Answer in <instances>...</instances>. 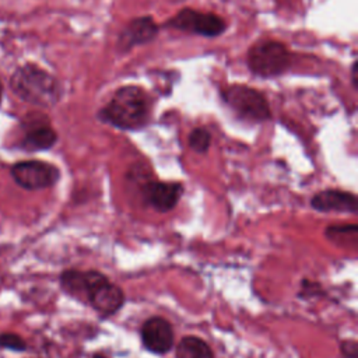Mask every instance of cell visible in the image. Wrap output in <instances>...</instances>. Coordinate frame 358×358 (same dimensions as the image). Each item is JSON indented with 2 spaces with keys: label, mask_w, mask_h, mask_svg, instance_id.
Returning <instances> with one entry per match:
<instances>
[{
  "label": "cell",
  "mask_w": 358,
  "mask_h": 358,
  "mask_svg": "<svg viewBox=\"0 0 358 358\" xmlns=\"http://www.w3.org/2000/svg\"><path fill=\"white\" fill-rule=\"evenodd\" d=\"M291 62V55L284 43L277 41H263L255 43L248 52L249 69L262 77H275L282 74Z\"/></svg>",
  "instance_id": "277c9868"
},
{
  "label": "cell",
  "mask_w": 358,
  "mask_h": 358,
  "mask_svg": "<svg viewBox=\"0 0 358 358\" xmlns=\"http://www.w3.org/2000/svg\"><path fill=\"white\" fill-rule=\"evenodd\" d=\"M210 144H211V134L204 127H196L190 131L189 147L193 151H196L199 154L206 152L210 148Z\"/></svg>",
  "instance_id": "5bb4252c"
},
{
  "label": "cell",
  "mask_w": 358,
  "mask_h": 358,
  "mask_svg": "<svg viewBox=\"0 0 358 358\" xmlns=\"http://www.w3.org/2000/svg\"><path fill=\"white\" fill-rule=\"evenodd\" d=\"M183 193L180 182H150L144 187V196L150 206L159 213L172 210Z\"/></svg>",
  "instance_id": "30bf717a"
},
{
  "label": "cell",
  "mask_w": 358,
  "mask_h": 358,
  "mask_svg": "<svg viewBox=\"0 0 358 358\" xmlns=\"http://www.w3.org/2000/svg\"><path fill=\"white\" fill-rule=\"evenodd\" d=\"M341 352L344 357L347 358H357V352H358V348H357V343L354 340H345L343 341L341 344Z\"/></svg>",
  "instance_id": "2e32d148"
},
{
  "label": "cell",
  "mask_w": 358,
  "mask_h": 358,
  "mask_svg": "<svg viewBox=\"0 0 358 358\" xmlns=\"http://www.w3.org/2000/svg\"><path fill=\"white\" fill-rule=\"evenodd\" d=\"M165 27L199 34L203 36H218L227 28L225 21L221 17L213 13H201L193 8L180 10L165 22Z\"/></svg>",
  "instance_id": "52a82bcc"
},
{
  "label": "cell",
  "mask_w": 358,
  "mask_h": 358,
  "mask_svg": "<svg viewBox=\"0 0 358 358\" xmlns=\"http://www.w3.org/2000/svg\"><path fill=\"white\" fill-rule=\"evenodd\" d=\"M140 334L143 345L150 352L159 355L168 352L175 341L173 329L171 323L161 316H152L147 319L141 326Z\"/></svg>",
  "instance_id": "9c48e42d"
},
{
  "label": "cell",
  "mask_w": 358,
  "mask_h": 358,
  "mask_svg": "<svg viewBox=\"0 0 358 358\" xmlns=\"http://www.w3.org/2000/svg\"><path fill=\"white\" fill-rule=\"evenodd\" d=\"M0 348L22 352L27 350V341L17 333L3 331L0 333Z\"/></svg>",
  "instance_id": "9a60e30c"
},
{
  "label": "cell",
  "mask_w": 358,
  "mask_h": 358,
  "mask_svg": "<svg viewBox=\"0 0 358 358\" xmlns=\"http://www.w3.org/2000/svg\"><path fill=\"white\" fill-rule=\"evenodd\" d=\"M8 85L17 98L41 108L55 106L63 94L56 77L34 63L17 67L10 77Z\"/></svg>",
  "instance_id": "7a4b0ae2"
},
{
  "label": "cell",
  "mask_w": 358,
  "mask_h": 358,
  "mask_svg": "<svg viewBox=\"0 0 358 358\" xmlns=\"http://www.w3.org/2000/svg\"><path fill=\"white\" fill-rule=\"evenodd\" d=\"M22 138L20 147L28 152L46 151L57 141V133L49 124L46 116L29 115L22 122Z\"/></svg>",
  "instance_id": "ba28073f"
},
{
  "label": "cell",
  "mask_w": 358,
  "mask_h": 358,
  "mask_svg": "<svg viewBox=\"0 0 358 358\" xmlns=\"http://www.w3.org/2000/svg\"><path fill=\"white\" fill-rule=\"evenodd\" d=\"M1 101H3V83L0 81V105H1Z\"/></svg>",
  "instance_id": "ac0fdd59"
},
{
  "label": "cell",
  "mask_w": 358,
  "mask_h": 358,
  "mask_svg": "<svg viewBox=\"0 0 358 358\" xmlns=\"http://www.w3.org/2000/svg\"><path fill=\"white\" fill-rule=\"evenodd\" d=\"M151 103L148 95L134 85L115 91L110 101L101 109L99 117L122 130H138L150 119Z\"/></svg>",
  "instance_id": "3957f363"
},
{
  "label": "cell",
  "mask_w": 358,
  "mask_h": 358,
  "mask_svg": "<svg viewBox=\"0 0 358 358\" xmlns=\"http://www.w3.org/2000/svg\"><path fill=\"white\" fill-rule=\"evenodd\" d=\"M13 180L25 190H41L55 186L60 179L56 165L41 159H24L13 164L10 169Z\"/></svg>",
  "instance_id": "8992f818"
},
{
  "label": "cell",
  "mask_w": 358,
  "mask_h": 358,
  "mask_svg": "<svg viewBox=\"0 0 358 358\" xmlns=\"http://www.w3.org/2000/svg\"><path fill=\"white\" fill-rule=\"evenodd\" d=\"M158 27L152 17L144 15L134 18L123 29L119 38V45L126 50L134 45H143L152 41L157 36Z\"/></svg>",
  "instance_id": "7c38bea8"
},
{
  "label": "cell",
  "mask_w": 358,
  "mask_h": 358,
  "mask_svg": "<svg viewBox=\"0 0 358 358\" xmlns=\"http://www.w3.org/2000/svg\"><path fill=\"white\" fill-rule=\"evenodd\" d=\"M60 287L103 317L115 315L124 303L123 291L96 270H64L60 274Z\"/></svg>",
  "instance_id": "6da1fadb"
},
{
  "label": "cell",
  "mask_w": 358,
  "mask_h": 358,
  "mask_svg": "<svg viewBox=\"0 0 358 358\" xmlns=\"http://www.w3.org/2000/svg\"><path fill=\"white\" fill-rule=\"evenodd\" d=\"M91 358H106V357L102 355V354H95V355H92Z\"/></svg>",
  "instance_id": "d6986e66"
},
{
  "label": "cell",
  "mask_w": 358,
  "mask_h": 358,
  "mask_svg": "<svg viewBox=\"0 0 358 358\" xmlns=\"http://www.w3.org/2000/svg\"><path fill=\"white\" fill-rule=\"evenodd\" d=\"M310 206L322 213H357V199L354 193L338 189H327L316 193L310 200Z\"/></svg>",
  "instance_id": "8fae6325"
},
{
  "label": "cell",
  "mask_w": 358,
  "mask_h": 358,
  "mask_svg": "<svg viewBox=\"0 0 358 358\" xmlns=\"http://www.w3.org/2000/svg\"><path fill=\"white\" fill-rule=\"evenodd\" d=\"M176 358H214L210 345L196 336H185L176 345Z\"/></svg>",
  "instance_id": "4fadbf2b"
},
{
  "label": "cell",
  "mask_w": 358,
  "mask_h": 358,
  "mask_svg": "<svg viewBox=\"0 0 358 358\" xmlns=\"http://www.w3.org/2000/svg\"><path fill=\"white\" fill-rule=\"evenodd\" d=\"M357 71H358V63L354 62L352 66H351V81H352V85H354L355 90H357V87H358V85H357V80H358Z\"/></svg>",
  "instance_id": "e0dca14e"
},
{
  "label": "cell",
  "mask_w": 358,
  "mask_h": 358,
  "mask_svg": "<svg viewBox=\"0 0 358 358\" xmlns=\"http://www.w3.org/2000/svg\"><path fill=\"white\" fill-rule=\"evenodd\" d=\"M222 99L241 117L252 122L270 119V108L264 95L248 85L235 84L222 90Z\"/></svg>",
  "instance_id": "5b68a950"
}]
</instances>
